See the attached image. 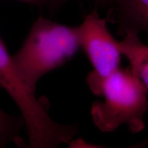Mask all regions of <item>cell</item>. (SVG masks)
I'll use <instances>...</instances> for the list:
<instances>
[{"mask_svg": "<svg viewBox=\"0 0 148 148\" xmlns=\"http://www.w3.org/2000/svg\"><path fill=\"white\" fill-rule=\"evenodd\" d=\"M79 48L78 27L39 16L12 60L24 85L35 92L42 77L71 60Z\"/></svg>", "mask_w": 148, "mask_h": 148, "instance_id": "cell-1", "label": "cell"}, {"mask_svg": "<svg viewBox=\"0 0 148 148\" xmlns=\"http://www.w3.org/2000/svg\"><path fill=\"white\" fill-rule=\"evenodd\" d=\"M0 88H3L18 106L27 130L29 148H54L69 144L78 132L76 124L64 125L51 119L48 102L38 99L18 76L5 44L0 36Z\"/></svg>", "mask_w": 148, "mask_h": 148, "instance_id": "cell-2", "label": "cell"}, {"mask_svg": "<svg viewBox=\"0 0 148 148\" xmlns=\"http://www.w3.org/2000/svg\"><path fill=\"white\" fill-rule=\"evenodd\" d=\"M147 95L130 67H119L101 85L99 96L103 100L92 103L90 114L94 124L103 132H113L123 124L134 134L141 132L148 110Z\"/></svg>", "mask_w": 148, "mask_h": 148, "instance_id": "cell-3", "label": "cell"}, {"mask_svg": "<svg viewBox=\"0 0 148 148\" xmlns=\"http://www.w3.org/2000/svg\"><path fill=\"white\" fill-rule=\"evenodd\" d=\"M77 27L80 48L92 66L86 82L92 93L99 96L104 79L120 67L123 54L119 41L111 34L106 19L101 18L97 10L87 14Z\"/></svg>", "mask_w": 148, "mask_h": 148, "instance_id": "cell-4", "label": "cell"}, {"mask_svg": "<svg viewBox=\"0 0 148 148\" xmlns=\"http://www.w3.org/2000/svg\"><path fill=\"white\" fill-rule=\"evenodd\" d=\"M117 34L144 32L148 45V0H115Z\"/></svg>", "mask_w": 148, "mask_h": 148, "instance_id": "cell-5", "label": "cell"}, {"mask_svg": "<svg viewBox=\"0 0 148 148\" xmlns=\"http://www.w3.org/2000/svg\"><path fill=\"white\" fill-rule=\"evenodd\" d=\"M136 32H127L119 41L121 53L129 61L130 69L139 79L148 93V45Z\"/></svg>", "mask_w": 148, "mask_h": 148, "instance_id": "cell-6", "label": "cell"}, {"mask_svg": "<svg viewBox=\"0 0 148 148\" xmlns=\"http://www.w3.org/2000/svg\"><path fill=\"white\" fill-rule=\"evenodd\" d=\"M21 115H12L0 108V136L8 143L15 142L24 126Z\"/></svg>", "mask_w": 148, "mask_h": 148, "instance_id": "cell-7", "label": "cell"}, {"mask_svg": "<svg viewBox=\"0 0 148 148\" xmlns=\"http://www.w3.org/2000/svg\"><path fill=\"white\" fill-rule=\"evenodd\" d=\"M69 0H47V8L51 12H56ZM96 4L101 7H109L114 4L115 0H92Z\"/></svg>", "mask_w": 148, "mask_h": 148, "instance_id": "cell-8", "label": "cell"}, {"mask_svg": "<svg viewBox=\"0 0 148 148\" xmlns=\"http://www.w3.org/2000/svg\"><path fill=\"white\" fill-rule=\"evenodd\" d=\"M14 1H20L38 7H46L47 4V0H14Z\"/></svg>", "mask_w": 148, "mask_h": 148, "instance_id": "cell-9", "label": "cell"}, {"mask_svg": "<svg viewBox=\"0 0 148 148\" xmlns=\"http://www.w3.org/2000/svg\"><path fill=\"white\" fill-rule=\"evenodd\" d=\"M7 145H8V143H7L6 142H5L3 138L0 136V148L6 147Z\"/></svg>", "mask_w": 148, "mask_h": 148, "instance_id": "cell-10", "label": "cell"}]
</instances>
